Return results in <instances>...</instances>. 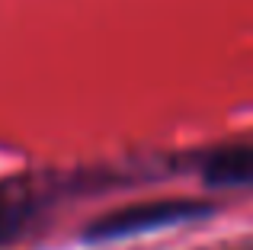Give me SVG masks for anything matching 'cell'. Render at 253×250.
Here are the masks:
<instances>
[{
	"label": "cell",
	"mask_w": 253,
	"mask_h": 250,
	"mask_svg": "<svg viewBox=\"0 0 253 250\" xmlns=\"http://www.w3.org/2000/svg\"><path fill=\"white\" fill-rule=\"evenodd\" d=\"M209 215V206L196 199H148V202H131L122 208H109V212L96 215L86 221V241H119V238H135L144 231H161L170 225H183V221H196Z\"/></svg>",
	"instance_id": "1"
},
{
	"label": "cell",
	"mask_w": 253,
	"mask_h": 250,
	"mask_svg": "<svg viewBox=\"0 0 253 250\" xmlns=\"http://www.w3.org/2000/svg\"><path fill=\"white\" fill-rule=\"evenodd\" d=\"M202 183L211 189L253 186V144H231L211 151L202 161Z\"/></svg>",
	"instance_id": "2"
},
{
	"label": "cell",
	"mask_w": 253,
	"mask_h": 250,
	"mask_svg": "<svg viewBox=\"0 0 253 250\" xmlns=\"http://www.w3.org/2000/svg\"><path fill=\"white\" fill-rule=\"evenodd\" d=\"M26 228V212L13 202H0V244L13 241Z\"/></svg>",
	"instance_id": "3"
}]
</instances>
